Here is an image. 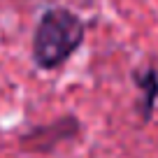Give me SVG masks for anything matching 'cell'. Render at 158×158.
<instances>
[{"label":"cell","mask_w":158,"mask_h":158,"mask_svg":"<svg viewBox=\"0 0 158 158\" xmlns=\"http://www.w3.org/2000/svg\"><path fill=\"white\" fill-rule=\"evenodd\" d=\"M84 40V23L70 10H49L42 14L33 35V58L42 70L58 68L77 51Z\"/></svg>","instance_id":"6da1fadb"},{"label":"cell","mask_w":158,"mask_h":158,"mask_svg":"<svg viewBox=\"0 0 158 158\" xmlns=\"http://www.w3.org/2000/svg\"><path fill=\"white\" fill-rule=\"evenodd\" d=\"M135 79L139 81V86L147 93V114H149V109L153 107V98L158 93V74H156V70H149L147 74H137Z\"/></svg>","instance_id":"7a4b0ae2"}]
</instances>
